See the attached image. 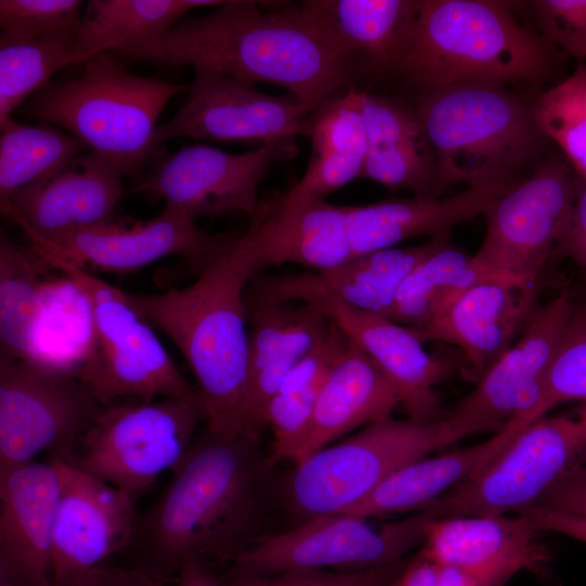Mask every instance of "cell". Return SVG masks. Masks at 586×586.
<instances>
[{"label": "cell", "mask_w": 586, "mask_h": 586, "mask_svg": "<svg viewBox=\"0 0 586 586\" xmlns=\"http://www.w3.org/2000/svg\"><path fill=\"white\" fill-rule=\"evenodd\" d=\"M257 1H225L178 23L162 40L110 51L119 59L220 72L277 85L317 110L361 69L345 58L300 5L269 11Z\"/></svg>", "instance_id": "cell-1"}, {"label": "cell", "mask_w": 586, "mask_h": 586, "mask_svg": "<svg viewBox=\"0 0 586 586\" xmlns=\"http://www.w3.org/2000/svg\"><path fill=\"white\" fill-rule=\"evenodd\" d=\"M259 271L247 231L183 288L128 293L135 308L181 352L196 380L206 430L258 440L249 385L245 294Z\"/></svg>", "instance_id": "cell-2"}, {"label": "cell", "mask_w": 586, "mask_h": 586, "mask_svg": "<svg viewBox=\"0 0 586 586\" xmlns=\"http://www.w3.org/2000/svg\"><path fill=\"white\" fill-rule=\"evenodd\" d=\"M258 440L205 429L143 517L128 547L161 581L183 563L234 559L251 545L260 514Z\"/></svg>", "instance_id": "cell-3"}, {"label": "cell", "mask_w": 586, "mask_h": 586, "mask_svg": "<svg viewBox=\"0 0 586 586\" xmlns=\"http://www.w3.org/2000/svg\"><path fill=\"white\" fill-rule=\"evenodd\" d=\"M563 53L489 0H422L396 74L418 89L461 82L539 85Z\"/></svg>", "instance_id": "cell-4"}, {"label": "cell", "mask_w": 586, "mask_h": 586, "mask_svg": "<svg viewBox=\"0 0 586 586\" xmlns=\"http://www.w3.org/2000/svg\"><path fill=\"white\" fill-rule=\"evenodd\" d=\"M412 107L435 156L438 195L456 183L480 187L513 177L549 141L533 102L505 85L421 88Z\"/></svg>", "instance_id": "cell-5"}, {"label": "cell", "mask_w": 586, "mask_h": 586, "mask_svg": "<svg viewBox=\"0 0 586 586\" xmlns=\"http://www.w3.org/2000/svg\"><path fill=\"white\" fill-rule=\"evenodd\" d=\"M84 63L78 77L48 84L22 104L21 114L67 129L126 175H137L156 152L160 114L189 85L133 74L111 52Z\"/></svg>", "instance_id": "cell-6"}, {"label": "cell", "mask_w": 586, "mask_h": 586, "mask_svg": "<svg viewBox=\"0 0 586 586\" xmlns=\"http://www.w3.org/2000/svg\"><path fill=\"white\" fill-rule=\"evenodd\" d=\"M38 257L66 275L88 305L92 336L75 373L103 406L156 396L201 399L196 386L182 375L151 323L135 308L128 292L89 270L56 258Z\"/></svg>", "instance_id": "cell-7"}, {"label": "cell", "mask_w": 586, "mask_h": 586, "mask_svg": "<svg viewBox=\"0 0 586 586\" xmlns=\"http://www.w3.org/2000/svg\"><path fill=\"white\" fill-rule=\"evenodd\" d=\"M201 420V399L113 403L103 406L66 460L136 500L181 462Z\"/></svg>", "instance_id": "cell-8"}, {"label": "cell", "mask_w": 586, "mask_h": 586, "mask_svg": "<svg viewBox=\"0 0 586 586\" xmlns=\"http://www.w3.org/2000/svg\"><path fill=\"white\" fill-rule=\"evenodd\" d=\"M442 419L388 416L314 453L295 464L286 485L290 506L306 520L344 513L402 467L446 447Z\"/></svg>", "instance_id": "cell-9"}, {"label": "cell", "mask_w": 586, "mask_h": 586, "mask_svg": "<svg viewBox=\"0 0 586 586\" xmlns=\"http://www.w3.org/2000/svg\"><path fill=\"white\" fill-rule=\"evenodd\" d=\"M102 408L75 370L0 354V472L44 451L68 459Z\"/></svg>", "instance_id": "cell-10"}, {"label": "cell", "mask_w": 586, "mask_h": 586, "mask_svg": "<svg viewBox=\"0 0 586 586\" xmlns=\"http://www.w3.org/2000/svg\"><path fill=\"white\" fill-rule=\"evenodd\" d=\"M440 518L433 507L379 527L368 523L367 518L349 514L314 517L247 546L233 559L234 574L358 571L397 564L408 551L422 545L430 524Z\"/></svg>", "instance_id": "cell-11"}, {"label": "cell", "mask_w": 586, "mask_h": 586, "mask_svg": "<svg viewBox=\"0 0 586 586\" xmlns=\"http://www.w3.org/2000/svg\"><path fill=\"white\" fill-rule=\"evenodd\" d=\"M585 462L586 403L572 413L543 417L522 428L486 469L431 506L441 518L520 513Z\"/></svg>", "instance_id": "cell-12"}, {"label": "cell", "mask_w": 586, "mask_h": 586, "mask_svg": "<svg viewBox=\"0 0 586 586\" xmlns=\"http://www.w3.org/2000/svg\"><path fill=\"white\" fill-rule=\"evenodd\" d=\"M572 295L563 288L537 305L523 332L442 419L446 446L507 425L522 429L540 402L570 311Z\"/></svg>", "instance_id": "cell-13"}, {"label": "cell", "mask_w": 586, "mask_h": 586, "mask_svg": "<svg viewBox=\"0 0 586 586\" xmlns=\"http://www.w3.org/2000/svg\"><path fill=\"white\" fill-rule=\"evenodd\" d=\"M577 180L570 163L555 156L492 202L476 262L496 276L539 280L565 231Z\"/></svg>", "instance_id": "cell-14"}, {"label": "cell", "mask_w": 586, "mask_h": 586, "mask_svg": "<svg viewBox=\"0 0 586 586\" xmlns=\"http://www.w3.org/2000/svg\"><path fill=\"white\" fill-rule=\"evenodd\" d=\"M295 137H281L241 154L190 145L158 156L131 192L162 199L165 205L198 219L257 208L259 183L275 162L294 158Z\"/></svg>", "instance_id": "cell-15"}, {"label": "cell", "mask_w": 586, "mask_h": 586, "mask_svg": "<svg viewBox=\"0 0 586 586\" xmlns=\"http://www.w3.org/2000/svg\"><path fill=\"white\" fill-rule=\"evenodd\" d=\"M188 97L168 122L157 126L154 148L171 138L260 141L310 133L315 110L293 95L276 97L254 84L207 68H194Z\"/></svg>", "instance_id": "cell-16"}, {"label": "cell", "mask_w": 586, "mask_h": 586, "mask_svg": "<svg viewBox=\"0 0 586 586\" xmlns=\"http://www.w3.org/2000/svg\"><path fill=\"white\" fill-rule=\"evenodd\" d=\"M240 234L212 233L201 228L195 218L165 205L154 218L131 227L115 221L54 240L28 238L39 256L86 270L131 272L171 255L182 257L200 271L226 253Z\"/></svg>", "instance_id": "cell-17"}, {"label": "cell", "mask_w": 586, "mask_h": 586, "mask_svg": "<svg viewBox=\"0 0 586 586\" xmlns=\"http://www.w3.org/2000/svg\"><path fill=\"white\" fill-rule=\"evenodd\" d=\"M60 475L53 526V585L71 586L128 548L139 517L135 499L71 461L49 457Z\"/></svg>", "instance_id": "cell-18"}, {"label": "cell", "mask_w": 586, "mask_h": 586, "mask_svg": "<svg viewBox=\"0 0 586 586\" xmlns=\"http://www.w3.org/2000/svg\"><path fill=\"white\" fill-rule=\"evenodd\" d=\"M126 174L88 151L58 173L16 191L1 213L27 237L54 240L115 222Z\"/></svg>", "instance_id": "cell-19"}, {"label": "cell", "mask_w": 586, "mask_h": 586, "mask_svg": "<svg viewBox=\"0 0 586 586\" xmlns=\"http://www.w3.org/2000/svg\"><path fill=\"white\" fill-rule=\"evenodd\" d=\"M539 280H483L428 324L411 329L419 340L444 342L462 352L466 378L479 381L523 332L536 305Z\"/></svg>", "instance_id": "cell-20"}, {"label": "cell", "mask_w": 586, "mask_h": 586, "mask_svg": "<svg viewBox=\"0 0 586 586\" xmlns=\"http://www.w3.org/2000/svg\"><path fill=\"white\" fill-rule=\"evenodd\" d=\"M539 533L523 513L440 518L430 524L418 557L506 584L522 571L547 578L551 555Z\"/></svg>", "instance_id": "cell-21"}, {"label": "cell", "mask_w": 586, "mask_h": 586, "mask_svg": "<svg viewBox=\"0 0 586 586\" xmlns=\"http://www.w3.org/2000/svg\"><path fill=\"white\" fill-rule=\"evenodd\" d=\"M450 244V234L409 247H391L362 255L320 271L252 279L247 291L277 302L336 301L361 311L390 317L397 292L426 257Z\"/></svg>", "instance_id": "cell-22"}, {"label": "cell", "mask_w": 586, "mask_h": 586, "mask_svg": "<svg viewBox=\"0 0 586 586\" xmlns=\"http://www.w3.org/2000/svg\"><path fill=\"white\" fill-rule=\"evenodd\" d=\"M59 495V470L50 458L0 472V577L17 586H54Z\"/></svg>", "instance_id": "cell-23"}, {"label": "cell", "mask_w": 586, "mask_h": 586, "mask_svg": "<svg viewBox=\"0 0 586 586\" xmlns=\"http://www.w3.org/2000/svg\"><path fill=\"white\" fill-rule=\"evenodd\" d=\"M246 229L259 270L296 264L314 271L336 267L354 255L344 205L323 199L272 192L259 199Z\"/></svg>", "instance_id": "cell-24"}, {"label": "cell", "mask_w": 586, "mask_h": 586, "mask_svg": "<svg viewBox=\"0 0 586 586\" xmlns=\"http://www.w3.org/2000/svg\"><path fill=\"white\" fill-rule=\"evenodd\" d=\"M317 304L393 382L409 419L436 421L445 416L435 386L460 369V365L430 354L410 328L385 317L336 301Z\"/></svg>", "instance_id": "cell-25"}, {"label": "cell", "mask_w": 586, "mask_h": 586, "mask_svg": "<svg viewBox=\"0 0 586 586\" xmlns=\"http://www.w3.org/2000/svg\"><path fill=\"white\" fill-rule=\"evenodd\" d=\"M249 385L252 415L260 430L268 403L286 374L328 334L332 319L317 303L277 302L246 289Z\"/></svg>", "instance_id": "cell-26"}, {"label": "cell", "mask_w": 586, "mask_h": 586, "mask_svg": "<svg viewBox=\"0 0 586 586\" xmlns=\"http://www.w3.org/2000/svg\"><path fill=\"white\" fill-rule=\"evenodd\" d=\"M519 182L513 176L485 186L468 187L448 198L415 196L344 206L353 255L395 247L415 237L450 234L453 227L483 215L492 202Z\"/></svg>", "instance_id": "cell-27"}, {"label": "cell", "mask_w": 586, "mask_h": 586, "mask_svg": "<svg viewBox=\"0 0 586 586\" xmlns=\"http://www.w3.org/2000/svg\"><path fill=\"white\" fill-rule=\"evenodd\" d=\"M422 0H306L301 7L337 50L379 77L396 74Z\"/></svg>", "instance_id": "cell-28"}, {"label": "cell", "mask_w": 586, "mask_h": 586, "mask_svg": "<svg viewBox=\"0 0 586 586\" xmlns=\"http://www.w3.org/2000/svg\"><path fill=\"white\" fill-rule=\"evenodd\" d=\"M398 405L400 395L396 386L371 357L351 341L318 395L295 464L352 430L392 416Z\"/></svg>", "instance_id": "cell-29"}, {"label": "cell", "mask_w": 586, "mask_h": 586, "mask_svg": "<svg viewBox=\"0 0 586 586\" xmlns=\"http://www.w3.org/2000/svg\"><path fill=\"white\" fill-rule=\"evenodd\" d=\"M520 431L508 425L482 443L415 460L392 473L344 514L368 519L421 511L480 474L507 449Z\"/></svg>", "instance_id": "cell-30"}, {"label": "cell", "mask_w": 586, "mask_h": 586, "mask_svg": "<svg viewBox=\"0 0 586 586\" xmlns=\"http://www.w3.org/2000/svg\"><path fill=\"white\" fill-rule=\"evenodd\" d=\"M216 0H92L86 5L76 31L79 62L119 49L162 40L187 12Z\"/></svg>", "instance_id": "cell-31"}, {"label": "cell", "mask_w": 586, "mask_h": 586, "mask_svg": "<svg viewBox=\"0 0 586 586\" xmlns=\"http://www.w3.org/2000/svg\"><path fill=\"white\" fill-rule=\"evenodd\" d=\"M351 339L333 322L326 337L283 379L267 405L264 422L273 441L270 463L297 462L318 395Z\"/></svg>", "instance_id": "cell-32"}, {"label": "cell", "mask_w": 586, "mask_h": 586, "mask_svg": "<svg viewBox=\"0 0 586 586\" xmlns=\"http://www.w3.org/2000/svg\"><path fill=\"white\" fill-rule=\"evenodd\" d=\"M40 258L0 232V354L44 360L38 332L46 314Z\"/></svg>", "instance_id": "cell-33"}, {"label": "cell", "mask_w": 586, "mask_h": 586, "mask_svg": "<svg viewBox=\"0 0 586 586\" xmlns=\"http://www.w3.org/2000/svg\"><path fill=\"white\" fill-rule=\"evenodd\" d=\"M500 277L450 244L422 260L402 283L387 319L419 329L476 283Z\"/></svg>", "instance_id": "cell-34"}, {"label": "cell", "mask_w": 586, "mask_h": 586, "mask_svg": "<svg viewBox=\"0 0 586 586\" xmlns=\"http://www.w3.org/2000/svg\"><path fill=\"white\" fill-rule=\"evenodd\" d=\"M0 204L20 189L47 178L90 151L73 135L48 124L28 125L13 117L0 123Z\"/></svg>", "instance_id": "cell-35"}, {"label": "cell", "mask_w": 586, "mask_h": 586, "mask_svg": "<svg viewBox=\"0 0 586 586\" xmlns=\"http://www.w3.org/2000/svg\"><path fill=\"white\" fill-rule=\"evenodd\" d=\"M79 63L76 33L35 38L0 36V123L50 84L59 69Z\"/></svg>", "instance_id": "cell-36"}, {"label": "cell", "mask_w": 586, "mask_h": 586, "mask_svg": "<svg viewBox=\"0 0 586 586\" xmlns=\"http://www.w3.org/2000/svg\"><path fill=\"white\" fill-rule=\"evenodd\" d=\"M535 120L565 155L579 179L586 180V64L577 62L570 76L533 102Z\"/></svg>", "instance_id": "cell-37"}, {"label": "cell", "mask_w": 586, "mask_h": 586, "mask_svg": "<svg viewBox=\"0 0 586 586\" xmlns=\"http://www.w3.org/2000/svg\"><path fill=\"white\" fill-rule=\"evenodd\" d=\"M568 402L586 403V300L571 298L564 330L548 371L540 402L522 428Z\"/></svg>", "instance_id": "cell-38"}, {"label": "cell", "mask_w": 586, "mask_h": 586, "mask_svg": "<svg viewBox=\"0 0 586 586\" xmlns=\"http://www.w3.org/2000/svg\"><path fill=\"white\" fill-rule=\"evenodd\" d=\"M360 177L415 196L440 198L436 161L426 138L369 148Z\"/></svg>", "instance_id": "cell-39"}, {"label": "cell", "mask_w": 586, "mask_h": 586, "mask_svg": "<svg viewBox=\"0 0 586 586\" xmlns=\"http://www.w3.org/2000/svg\"><path fill=\"white\" fill-rule=\"evenodd\" d=\"M361 90L329 99L310 117L311 154L366 157L369 143L361 115Z\"/></svg>", "instance_id": "cell-40"}, {"label": "cell", "mask_w": 586, "mask_h": 586, "mask_svg": "<svg viewBox=\"0 0 586 586\" xmlns=\"http://www.w3.org/2000/svg\"><path fill=\"white\" fill-rule=\"evenodd\" d=\"M79 0H1V34L35 38L76 33L81 21Z\"/></svg>", "instance_id": "cell-41"}, {"label": "cell", "mask_w": 586, "mask_h": 586, "mask_svg": "<svg viewBox=\"0 0 586 586\" xmlns=\"http://www.w3.org/2000/svg\"><path fill=\"white\" fill-rule=\"evenodd\" d=\"M540 35L577 62L586 59V0H537L531 2Z\"/></svg>", "instance_id": "cell-42"}, {"label": "cell", "mask_w": 586, "mask_h": 586, "mask_svg": "<svg viewBox=\"0 0 586 586\" xmlns=\"http://www.w3.org/2000/svg\"><path fill=\"white\" fill-rule=\"evenodd\" d=\"M398 563L358 571H286L270 575L233 574L230 586H388L398 574Z\"/></svg>", "instance_id": "cell-43"}, {"label": "cell", "mask_w": 586, "mask_h": 586, "mask_svg": "<svg viewBox=\"0 0 586 586\" xmlns=\"http://www.w3.org/2000/svg\"><path fill=\"white\" fill-rule=\"evenodd\" d=\"M364 157L310 155L303 178L289 192L302 198L323 199L361 176Z\"/></svg>", "instance_id": "cell-44"}, {"label": "cell", "mask_w": 586, "mask_h": 586, "mask_svg": "<svg viewBox=\"0 0 586 586\" xmlns=\"http://www.w3.org/2000/svg\"><path fill=\"white\" fill-rule=\"evenodd\" d=\"M532 507L586 519V462L566 472Z\"/></svg>", "instance_id": "cell-45"}, {"label": "cell", "mask_w": 586, "mask_h": 586, "mask_svg": "<svg viewBox=\"0 0 586 586\" xmlns=\"http://www.w3.org/2000/svg\"><path fill=\"white\" fill-rule=\"evenodd\" d=\"M557 251L586 268V180H577L568 225Z\"/></svg>", "instance_id": "cell-46"}, {"label": "cell", "mask_w": 586, "mask_h": 586, "mask_svg": "<svg viewBox=\"0 0 586 586\" xmlns=\"http://www.w3.org/2000/svg\"><path fill=\"white\" fill-rule=\"evenodd\" d=\"M71 586H163L161 581L140 569L101 564Z\"/></svg>", "instance_id": "cell-47"}, {"label": "cell", "mask_w": 586, "mask_h": 586, "mask_svg": "<svg viewBox=\"0 0 586 586\" xmlns=\"http://www.w3.org/2000/svg\"><path fill=\"white\" fill-rule=\"evenodd\" d=\"M388 586H437V566L417 556Z\"/></svg>", "instance_id": "cell-48"}, {"label": "cell", "mask_w": 586, "mask_h": 586, "mask_svg": "<svg viewBox=\"0 0 586 586\" xmlns=\"http://www.w3.org/2000/svg\"><path fill=\"white\" fill-rule=\"evenodd\" d=\"M176 586H230L222 582L201 561L190 560L182 564L176 575Z\"/></svg>", "instance_id": "cell-49"}, {"label": "cell", "mask_w": 586, "mask_h": 586, "mask_svg": "<svg viewBox=\"0 0 586 586\" xmlns=\"http://www.w3.org/2000/svg\"><path fill=\"white\" fill-rule=\"evenodd\" d=\"M500 581L488 579L447 566H437V586H505Z\"/></svg>", "instance_id": "cell-50"}, {"label": "cell", "mask_w": 586, "mask_h": 586, "mask_svg": "<svg viewBox=\"0 0 586 586\" xmlns=\"http://www.w3.org/2000/svg\"><path fill=\"white\" fill-rule=\"evenodd\" d=\"M0 586H17L4 577H0Z\"/></svg>", "instance_id": "cell-51"}]
</instances>
